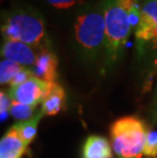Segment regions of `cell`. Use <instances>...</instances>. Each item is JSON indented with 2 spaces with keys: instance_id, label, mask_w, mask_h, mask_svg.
I'll return each mask as SVG.
<instances>
[{
  "instance_id": "obj_1",
  "label": "cell",
  "mask_w": 157,
  "mask_h": 158,
  "mask_svg": "<svg viewBox=\"0 0 157 158\" xmlns=\"http://www.w3.org/2000/svg\"><path fill=\"white\" fill-rule=\"evenodd\" d=\"M105 21V58L110 70L122 59L132 32L139 22L142 0H103Z\"/></svg>"
},
{
  "instance_id": "obj_2",
  "label": "cell",
  "mask_w": 157,
  "mask_h": 158,
  "mask_svg": "<svg viewBox=\"0 0 157 158\" xmlns=\"http://www.w3.org/2000/svg\"><path fill=\"white\" fill-rule=\"evenodd\" d=\"M76 51L85 62L97 64L105 58V21L103 0L86 4L76 13L72 26Z\"/></svg>"
},
{
  "instance_id": "obj_3",
  "label": "cell",
  "mask_w": 157,
  "mask_h": 158,
  "mask_svg": "<svg viewBox=\"0 0 157 158\" xmlns=\"http://www.w3.org/2000/svg\"><path fill=\"white\" fill-rule=\"evenodd\" d=\"M1 34L32 46L39 51L52 50L44 16L38 9L27 4H14L1 11Z\"/></svg>"
},
{
  "instance_id": "obj_4",
  "label": "cell",
  "mask_w": 157,
  "mask_h": 158,
  "mask_svg": "<svg viewBox=\"0 0 157 158\" xmlns=\"http://www.w3.org/2000/svg\"><path fill=\"white\" fill-rule=\"evenodd\" d=\"M147 131L146 123L137 116H122L113 122L110 137L118 158H142Z\"/></svg>"
},
{
  "instance_id": "obj_5",
  "label": "cell",
  "mask_w": 157,
  "mask_h": 158,
  "mask_svg": "<svg viewBox=\"0 0 157 158\" xmlns=\"http://www.w3.org/2000/svg\"><path fill=\"white\" fill-rule=\"evenodd\" d=\"M135 39L139 58H156L157 61V0H142Z\"/></svg>"
},
{
  "instance_id": "obj_6",
  "label": "cell",
  "mask_w": 157,
  "mask_h": 158,
  "mask_svg": "<svg viewBox=\"0 0 157 158\" xmlns=\"http://www.w3.org/2000/svg\"><path fill=\"white\" fill-rule=\"evenodd\" d=\"M52 84L33 76L19 85L9 87L7 94L12 101L37 107L47 97Z\"/></svg>"
},
{
  "instance_id": "obj_7",
  "label": "cell",
  "mask_w": 157,
  "mask_h": 158,
  "mask_svg": "<svg viewBox=\"0 0 157 158\" xmlns=\"http://www.w3.org/2000/svg\"><path fill=\"white\" fill-rule=\"evenodd\" d=\"M39 50L25 43L14 41L10 39H3L1 43V57L19 63L23 66L31 69L38 58Z\"/></svg>"
},
{
  "instance_id": "obj_8",
  "label": "cell",
  "mask_w": 157,
  "mask_h": 158,
  "mask_svg": "<svg viewBox=\"0 0 157 158\" xmlns=\"http://www.w3.org/2000/svg\"><path fill=\"white\" fill-rule=\"evenodd\" d=\"M30 69L37 78L48 83H56L58 79L57 56L52 50H41L36 63Z\"/></svg>"
},
{
  "instance_id": "obj_9",
  "label": "cell",
  "mask_w": 157,
  "mask_h": 158,
  "mask_svg": "<svg viewBox=\"0 0 157 158\" xmlns=\"http://www.w3.org/2000/svg\"><path fill=\"white\" fill-rule=\"evenodd\" d=\"M27 152L28 146L19 137L13 124L0 141V158H23Z\"/></svg>"
},
{
  "instance_id": "obj_10",
  "label": "cell",
  "mask_w": 157,
  "mask_h": 158,
  "mask_svg": "<svg viewBox=\"0 0 157 158\" xmlns=\"http://www.w3.org/2000/svg\"><path fill=\"white\" fill-rule=\"evenodd\" d=\"M113 149L106 138L91 135L86 139L82 149V158H112Z\"/></svg>"
},
{
  "instance_id": "obj_11",
  "label": "cell",
  "mask_w": 157,
  "mask_h": 158,
  "mask_svg": "<svg viewBox=\"0 0 157 158\" xmlns=\"http://www.w3.org/2000/svg\"><path fill=\"white\" fill-rule=\"evenodd\" d=\"M66 102L65 91L63 87L58 82L53 83L51 90L45 100L42 103L41 111L44 113V115H56L61 110L64 109Z\"/></svg>"
},
{
  "instance_id": "obj_12",
  "label": "cell",
  "mask_w": 157,
  "mask_h": 158,
  "mask_svg": "<svg viewBox=\"0 0 157 158\" xmlns=\"http://www.w3.org/2000/svg\"><path fill=\"white\" fill-rule=\"evenodd\" d=\"M43 116H44V113L40 109L30 119L18 122L14 124L19 137L22 138V140L24 141L25 144L28 147L31 145L32 142L35 139V137L37 135V131H38V126Z\"/></svg>"
},
{
  "instance_id": "obj_13",
  "label": "cell",
  "mask_w": 157,
  "mask_h": 158,
  "mask_svg": "<svg viewBox=\"0 0 157 158\" xmlns=\"http://www.w3.org/2000/svg\"><path fill=\"white\" fill-rule=\"evenodd\" d=\"M25 68L26 66H23L19 63L10 61V60L1 59V62H0V84L2 86H10L16 77L22 73V70Z\"/></svg>"
},
{
  "instance_id": "obj_14",
  "label": "cell",
  "mask_w": 157,
  "mask_h": 158,
  "mask_svg": "<svg viewBox=\"0 0 157 158\" xmlns=\"http://www.w3.org/2000/svg\"><path fill=\"white\" fill-rule=\"evenodd\" d=\"M35 108L36 107L27 105V104H23L16 101H12L11 100V105L9 112L19 122H23V120L30 119L31 117L35 115V113L37 112L35 111Z\"/></svg>"
},
{
  "instance_id": "obj_15",
  "label": "cell",
  "mask_w": 157,
  "mask_h": 158,
  "mask_svg": "<svg viewBox=\"0 0 157 158\" xmlns=\"http://www.w3.org/2000/svg\"><path fill=\"white\" fill-rule=\"evenodd\" d=\"M144 156L157 158V132L153 129H148L144 147Z\"/></svg>"
},
{
  "instance_id": "obj_16",
  "label": "cell",
  "mask_w": 157,
  "mask_h": 158,
  "mask_svg": "<svg viewBox=\"0 0 157 158\" xmlns=\"http://www.w3.org/2000/svg\"><path fill=\"white\" fill-rule=\"evenodd\" d=\"M147 119H148L149 129H153L157 124V86H156L154 95H153L152 101L150 103V106L148 108Z\"/></svg>"
},
{
  "instance_id": "obj_17",
  "label": "cell",
  "mask_w": 157,
  "mask_h": 158,
  "mask_svg": "<svg viewBox=\"0 0 157 158\" xmlns=\"http://www.w3.org/2000/svg\"><path fill=\"white\" fill-rule=\"evenodd\" d=\"M50 6L56 9H69L79 3H83L82 0H43Z\"/></svg>"
},
{
  "instance_id": "obj_18",
  "label": "cell",
  "mask_w": 157,
  "mask_h": 158,
  "mask_svg": "<svg viewBox=\"0 0 157 158\" xmlns=\"http://www.w3.org/2000/svg\"><path fill=\"white\" fill-rule=\"evenodd\" d=\"M10 105H11V99L9 98L8 94L4 93L1 91L0 94V111H1V122L6 119V117L8 115V112L10 110Z\"/></svg>"
}]
</instances>
